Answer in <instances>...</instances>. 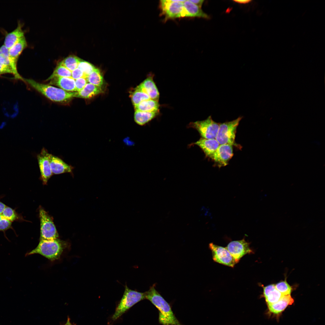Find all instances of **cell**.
<instances>
[{
  "label": "cell",
  "instance_id": "33",
  "mask_svg": "<svg viewBox=\"0 0 325 325\" xmlns=\"http://www.w3.org/2000/svg\"><path fill=\"white\" fill-rule=\"evenodd\" d=\"M10 229L12 230L15 233L16 235L17 236L14 229L12 227V222L3 217L0 220V232H3L5 237L9 241L10 240L7 237L5 232L7 231Z\"/></svg>",
  "mask_w": 325,
  "mask_h": 325
},
{
  "label": "cell",
  "instance_id": "6",
  "mask_svg": "<svg viewBox=\"0 0 325 325\" xmlns=\"http://www.w3.org/2000/svg\"><path fill=\"white\" fill-rule=\"evenodd\" d=\"M219 125L220 123L214 121L210 116L204 120L191 122L188 126L196 130L201 138L211 139L215 138Z\"/></svg>",
  "mask_w": 325,
  "mask_h": 325
},
{
  "label": "cell",
  "instance_id": "16",
  "mask_svg": "<svg viewBox=\"0 0 325 325\" xmlns=\"http://www.w3.org/2000/svg\"><path fill=\"white\" fill-rule=\"evenodd\" d=\"M137 87L146 93L150 99L159 101V92L152 76H148Z\"/></svg>",
  "mask_w": 325,
  "mask_h": 325
},
{
  "label": "cell",
  "instance_id": "12",
  "mask_svg": "<svg viewBox=\"0 0 325 325\" xmlns=\"http://www.w3.org/2000/svg\"><path fill=\"white\" fill-rule=\"evenodd\" d=\"M233 146L229 144L220 145L211 159L217 166H226L234 155Z\"/></svg>",
  "mask_w": 325,
  "mask_h": 325
},
{
  "label": "cell",
  "instance_id": "34",
  "mask_svg": "<svg viewBox=\"0 0 325 325\" xmlns=\"http://www.w3.org/2000/svg\"><path fill=\"white\" fill-rule=\"evenodd\" d=\"M86 78H81L75 80V85L76 91L82 90L88 83Z\"/></svg>",
  "mask_w": 325,
  "mask_h": 325
},
{
  "label": "cell",
  "instance_id": "11",
  "mask_svg": "<svg viewBox=\"0 0 325 325\" xmlns=\"http://www.w3.org/2000/svg\"><path fill=\"white\" fill-rule=\"evenodd\" d=\"M48 150L44 147L37 155V158L40 172V178L44 184H46L53 174L49 162V155Z\"/></svg>",
  "mask_w": 325,
  "mask_h": 325
},
{
  "label": "cell",
  "instance_id": "18",
  "mask_svg": "<svg viewBox=\"0 0 325 325\" xmlns=\"http://www.w3.org/2000/svg\"><path fill=\"white\" fill-rule=\"evenodd\" d=\"M184 17H197L209 19L210 17L205 13L201 8L191 2L185 0L183 2Z\"/></svg>",
  "mask_w": 325,
  "mask_h": 325
},
{
  "label": "cell",
  "instance_id": "36",
  "mask_svg": "<svg viewBox=\"0 0 325 325\" xmlns=\"http://www.w3.org/2000/svg\"><path fill=\"white\" fill-rule=\"evenodd\" d=\"M263 291L262 297H265L269 293L276 289L275 285L271 284L265 287H263Z\"/></svg>",
  "mask_w": 325,
  "mask_h": 325
},
{
  "label": "cell",
  "instance_id": "38",
  "mask_svg": "<svg viewBox=\"0 0 325 325\" xmlns=\"http://www.w3.org/2000/svg\"><path fill=\"white\" fill-rule=\"evenodd\" d=\"M5 196V195H0V215H2L4 209L7 206L1 200Z\"/></svg>",
  "mask_w": 325,
  "mask_h": 325
},
{
  "label": "cell",
  "instance_id": "15",
  "mask_svg": "<svg viewBox=\"0 0 325 325\" xmlns=\"http://www.w3.org/2000/svg\"><path fill=\"white\" fill-rule=\"evenodd\" d=\"M0 62L11 69L17 79L24 81V79L19 74L17 70V62L13 60L10 56L8 49L4 45L0 48Z\"/></svg>",
  "mask_w": 325,
  "mask_h": 325
},
{
  "label": "cell",
  "instance_id": "21",
  "mask_svg": "<svg viewBox=\"0 0 325 325\" xmlns=\"http://www.w3.org/2000/svg\"><path fill=\"white\" fill-rule=\"evenodd\" d=\"M103 91L101 87L88 83L82 90L79 92L76 91L75 97L90 98Z\"/></svg>",
  "mask_w": 325,
  "mask_h": 325
},
{
  "label": "cell",
  "instance_id": "43",
  "mask_svg": "<svg viewBox=\"0 0 325 325\" xmlns=\"http://www.w3.org/2000/svg\"><path fill=\"white\" fill-rule=\"evenodd\" d=\"M3 217L2 215H0V220L3 218Z\"/></svg>",
  "mask_w": 325,
  "mask_h": 325
},
{
  "label": "cell",
  "instance_id": "8",
  "mask_svg": "<svg viewBox=\"0 0 325 325\" xmlns=\"http://www.w3.org/2000/svg\"><path fill=\"white\" fill-rule=\"evenodd\" d=\"M184 0H162L160 6L162 14L165 16L164 21L170 19L184 17Z\"/></svg>",
  "mask_w": 325,
  "mask_h": 325
},
{
  "label": "cell",
  "instance_id": "35",
  "mask_svg": "<svg viewBox=\"0 0 325 325\" xmlns=\"http://www.w3.org/2000/svg\"><path fill=\"white\" fill-rule=\"evenodd\" d=\"M71 76L75 80L81 78H86L82 71L78 68L71 72Z\"/></svg>",
  "mask_w": 325,
  "mask_h": 325
},
{
  "label": "cell",
  "instance_id": "23",
  "mask_svg": "<svg viewBox=\"0 0 325 325\" xmlns=\"http://www.w3.org/2000/svg\"><path fill=\"white\" fill-rule=\"evenodd\" d=\"M159 101L150 99L142 102L134 108L135 111L153 112L159 111Z\"/></svg>",
  "mask_w": 325,
  "mask_h": 325
},
{
  "label": "cell",
  "instance_id": "1",
  "mask_svg": "<svg viewBox=\"0 0 325 325\" xmlns=\"http://www.w3.org/2000/svg\"><path fill=\"white\" fill-rule=\"evenodd\" d=\"M154 283L145 292V299L158 309L159 321L162 325H183L175 315L169 304L156 290Z\"/></svg>",
  "mask_w": 325,
  "mask_h": 325
},
{
  "label": "cell",
  "instance_id": "27",
  "mask_svg": "<svg viewBox=\"0 0 325 325\" xmlns=\"http://www.w3.org/2000/svg\"><path fill=\"white\" fill-rule=\"evenodd\" d=\"M80 59L75 55H70L60 63L71 72L77 68Z\"/></svg>",
  "mask_w": 325,
  "mask_h": 325
},
{
  "label": "cell",
  "instance_id": "28",
  "mask_svg": "<svg viewBox=\"0 0 325 325\" xmlns=\"http://www.w3.org/2000/svg\"><path fill=\"white\" fill-rule=\"evenodd\" d=\"M131 97L134 106L138 105L144 101L150 99L146 93L137 87L132 94Z\"/></svg>",
  "mask_w": 325,
  "mask_h": 325
},
{
  "label": "cell",
  "instance_id": "20",
  "mask_svg": "<svg viewBox=\"0 0 325 325\" xmlns=\"http://www.w3.org/2000/svg\"><path fill=\"white\" fill-rule=\"evenodd\" d=\"M22 24L20 21H19L17 28L13 31L6 34L4 45L8 49L13 46L20 39L24 36V32L22 29Z\"/></svg>",
  "mask_w": 325,
  "mask_h": 325
},
{
  "label": "cell",
  "instance_id": "7",
  "mask_svg": "<svg viewBox=\"0 0 325 325\" xmlns=\"http://www.w3.org/2000/svg\"><path fill=\"white\" fill-rule=\"evenodd\" d=\"M40 221V240H52L59 237L55 226L51 217L43 208L39 209Z\"/></svg>",
  "mask_w": 325,
  "mask_h": 325
},
{
  "label": "cell",
  "instance_id": "42",
  "mask_svg": "<svg viewBox=\"0 0 325 325\" xmlns=\"http://www.w3.org/2000/svg\"><path fill=\"white\" fill-rule=\"evenodd\" d=\"M4 125H5V124H2L1 125H0V129L4 127Z\"/></svg>",
  "mask_w": 325,
  "mask_h": 325
},
{
  "label": "cell",
  "instance_id": "3",
  "mask_svg": "<svg viewBox=\"0 0 325 325\" xmlns=\"http://www.w3.org/2000/svg\"><path fill=\"white\" fill-rule=\"evenodd\" d=\"M67 246L65 242L58 238L52 240H40L37 246L26 253L25 256L38 254L53 261L60 257Z\"/></svg>",
  "mask_w": 325,
  "mask_h": 325
},
{
  "label": "cell",
  "instance_id": "30",
  "mask_svg": "<svg viewBox=\"0 0 325 325\" xmlns=\"http://www.w3.org/2000/svg\"><path fill=\"white\" fill-rule=\"evenodd\" d=\"M284 296V295L275 289L269 293L264 298L268 305L277 302Z\"/></svg>",
  "mask_w": 325,
  "mask_h": 325
},
{
  "label": "cell",
  "instance_id": "37",
  "mask_svg": "<svg viewBox=\"0 0 325 325\" xmlns=\"http://www.w3.org/2000/svg\"><path fill=\"white\" fill-rule=\"evenodd\" d=\"M7 73L14 75V73L11 69L0 62V75Z\"/></svg>",
  "mask_w": 325,
  "mask_h": 325
},
{
  "label": "cell",
  "instance_id": "4",
  "mask_svg": "<svg viewBox=\"0 0 325 325\" xmlns=\"http://www.w3.org/2000/svg\"><path fill=\"white\" fill-rule=\"evenodd\" d=\"M145 299V292H140L132 290L126 284L122 297L111 317L112 321L113 322L116 321L134 305Z\"/></svg>",
  "mask_w": 325,
  "mask_h": 325
},
{
  "label": "cell",
  "instance_id": "40",
  "mask_svg": "<svg viewBox=\"0 0 325 325\" xmlns=\"http://www.w3.org/2000/svg\"><path fill=\"white\" fill-rule=\"evenodd\" d=\"M233 1L236 3L241 4H247L252 1L249 0H235Z\"/></svg>",
  "mask_w": 325,
  "mask_h": 325
},
{
  "label": "cell",
  "instance_id": "26",
  "mask_svg": "<svg viewBox=\"0 0 325 325\" xmlns=\"http://www.w3.org/2000/svg\"><path fill=\"white\" fill-rule=\"evenodd\" d=\"M88 82L101 87L104 84V79L99 70L96 68L87 77Z\"/></svg>",
  "mask_w": 325,
  "mask_h": 325
},
{
  "label": "cell",
  "instance_id": "13",
  "mask_svg": "<svg viewBox=\"0 0 325 325\" xmlns=\"http://www.w3.org/2000/svg\"><path fill=\"white\" fill-rule=\"evenodd\" d=\"M49 162L53 174H59L66 173H73L74 167L65 162L59 157L50 154Z\"/></svg>",
  "mask_w": 325,
  "mask_h": 325
},
{
  "label": "cell",
  "instance_id": "39",
  "mask_svg": "<svg viewBox=\"0 0 325 325\" xmlns=\"http://www.w3.org/2000/svg\"><path fill=\"white\" fill-rule=\"evenodd\" d=\"M190 1L201 8L204 2L203 0H190Z\"/></svg>",
  "mask_w": 325,
  "mask_h": 325
},
{
  "label": "cell",
  "instance_id": "22",
  "mask_svg": "<svg viewBox=\"0 0 325 325\" xmlns=\"http://www.w3.org/2000/svg\"><path fill=\"white\" fill-rule=\"evenodd\" d=\"M27 44L24 36L20 39L13 46L8 49L10 57L17 62L19 56L27 47Z\"/></svg>",
  "mask_w": 325,
  "mask_h": 325
},
{
  "label": "cell",
  "instance_id": "31",
  "mask_svg": "<svg viewBox=\"0 0 325 325\" xmlns=\"http://www.w3.org/2000/svg\"><path fill=\"white\" fill-rule=\"evenodd\" d=\"M77 68L82 71L86 78L96 68L91 63L81 59Z\"/></svg>",
  "mask_w": 325,
  "mask_h": 325
},
{
  "label": "cell",
  "instance_id": "10",
  "mask_svg": "<svg viewBox=\"0 0 325 325\" xmlns=\"http://www.w3.org/2000/svg\"><path fill=\"white\" fill-rule=\"evenodd\" d=\"M226 248L234 258L237 263L238 262L240 258L244 255L253 252L249 247V243L246 241L244 239L231 241L228 243Z\"/></svg>",
  "mask_w": 325,
  "mask_h": 325
},
{
  "label": "cell",
  "instance_id": "5",
  "mask_svg": "<svg viewBox=\"0 0 325 325\" xmlns=\"http://www.w3.org/2000/svg\"><path fill=\"white\" fill-rule=\"evenodd\" d=\"M243 116L230 121L220 123L215 139L220 145L229 144L239 147L235 141L237 129Z\"/></svg>",
  "mask_w": 325,
  "mask_h": 325
},
{
  "label": "cell",
  "instance_id": "41",
  "mask_svg": "<svg viewBox=\"0 0 325 325\" xmlns=\"http://www.w3.org/2000/svg\"><path fill=\"white\" fill-rule=\"evenodd\" d=\"M63 325H76V324L74 323L73 324L72 323L70 322V318L69 317H68L66 323Z\"/></svg>",
  "mask_w": 325,
  "mask_h": 325
},
{
  "label": "cell",
  "instance_id": "14",
  "mask_svg": "<svg viewBox=\"0 0 325 325\" xmlns=\"http://www.w3.org/2000/svg\"><path fill=\"white\" fill-rule=\"evenodd\" d=\"M193 145L199 146L202 150L206 156L210 158L220 145L215 138L208 139L202 138L196 142L191 144L190 145Z\"/></svg>",
  "mask_w": 325,
  "mask_h": 325
},
{
  "label": "cell",
  "instance_id": "24",
  "mask_svg": "<svg viewBox=\"0 0 325 325\" xmlns=\"http://www.w3.org/2000/svg\"><path fill=\"white\" fill-rule=\"evenodd\" d=\"M159 113V111L147 112L135 111L134 116V120L138 125H143L156 117Z\"/></svg>",
  "mask_w": 325,
  "mask_h": 325
},
{
  "label": "cell",
  "instance_id": "32",
  "mask_svg": "<svg viewBox=\"0 0 325 325\" xmlns=\"http://www.w3.org/2000/svg\"><path fill=\"white\" fill-rule=\"evenodd\" d=\"M275 287L278 291L284 296L290 295L292 292L291 287L286 280L277 283Z\"/></svg>",
  "mask_w": 325,
  "mask_h": 325
},
{
  "label": "cell",
  "instance_id": "29",
  "mask_svg": "<svg viewBox=\"0 0 325 325\" xmlns=\"http://www.w3.org/2000/svg\"><path fill=\"white\" fill-rule=\"evenodd\" d=\"M56 77L72 78L71 72L59 63L52 74L47 80H49Z\"/></svg>",
  "mask_w": 325,
  "mask_h": 325
},
{
  "label": "cell",
  "instance_id": "19",
  "mask_svg": "<svg viewBox=\"0 0 325 325\" xmlns=\"http://www.w3.org/2000/svg\"><path fill=\"white\" fill-rule=\"evenodd\" d=\"M49 84L57 86L67 91H76L75 80L71 77H54L51 79Z\"/></svg>",
  "mask_w": 325,
  "mask_h": 325
},
{
  "label": "cell",
  "instance_id": "17",
  "mask_svg": "<svg viewBox=\"0 0 325 325\" xmlns=\"http://www.w3.org/2000/svg\"><path fill=\"white\" fill-rule=\"evenodd\" d=\"M294 302V300L290 295H285L277 302L267 305L269 312L274 315H279Z\"/></svg>",
  "mask_w": 325,
  "mask_h": 325
},
{
  "label": "cell",
  "instance_id": "25",
  "mask_svg": "<svg viewBox=\"0 0 325 325\" xmlns=\"http://www.w3.org/2000/svg\"><path fill=\"white\" fill-rule=\"evenodd\" d=\"M2 215L4 218L12 222L27 221L24 219L22 215L17 212L15 209L8 206L5 208Z\"/></svg>",
  "mask_w": 325,
  "mask_h": 325
},
{
  "label": "cell",
  "instance_id": "9",
  "mask_svg": "<svg viewBox=\"0 0 325 325\" xmlns=\"http://www.w3.org/2000/svg\"><path fill=\"white\" fill-rule=\"evenodd\" d=\"M213 260L217 263L234 267L237 262L226 247L219 246L213 243L209 244Z\"/></svg>",
  "mask_w": 325,
  "mask_h": 325
},
{
  "label": "cell",
  "instance_id": "2",
  "mask_svg": "<svg viewBox=\"0 0 325 325\" xmlns=\"http://www.w3.org/2000/svg\"><path fill=\"white\" fill-rule=\"evenodd\" d=\"M24 82L53 101L66 103L75 97L76 91H67L60 88L38 82L32 79H24Z\"/></svg>",
  "mask_w": 325,
  "mask_h": 325
}]
</instances>
